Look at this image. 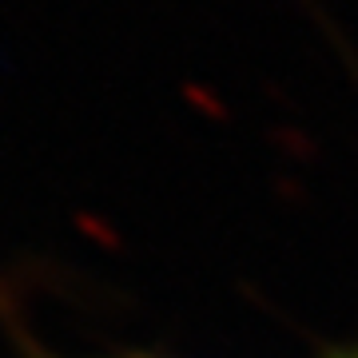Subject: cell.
I'll list each match as a JSON object with an SVG mask.
<instances>
[{"label":"cell","mask_w":358,"mask_h":358,"mask_svg":"<svg viewBox=\"0 0 358 358\" xmlns=\"http://www.w3.org/2000/svg\"><path fill=\"white\" fill-rule=\"evenodd\" d=\"M327 358H358V343L355 346H343V350H334V355H327Z\"/></svg>","instance_id":"obj_1"},{"label":"cell","mask_w":358,"mask_h":358,"mask_svg":"<svg viewBox=\"0 0 358 358\" xmlns=\"http://www.w3.org/2000/svg\"><path fill=\"white\" fill-rule=\"evenodd\" d=\"M120 358H143V355H120Z\"/></svg>","instance_id":"obj_2"}]
</instances>
